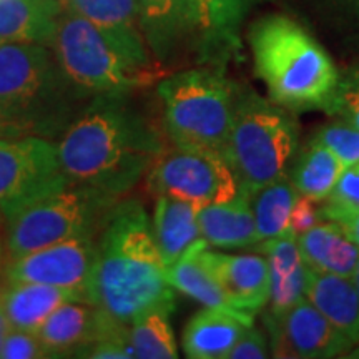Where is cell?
I'll return each instance as SVG.
<instances>
[{"mask_svg":"<svg viewBox=\"0 0 359 359\" xmlns=\"http://www.w3.org/2000/svg\"><path fill=\"white\" fill-rule=\"evenodd\" d=\"M143 37L155 60L165 62L187 34L195 32L193 0H137Z\"/></svg>","mask_w":359,"mask_h":359,"instance_id":"ac0fdd59","label":"cell"},{"mask_svg":"<svg viewBox=\"0 0 359 359\" xmlns=\"http://www.w3.org/2000/svg\"><path fill=\"white\" fill-rule=\"evenodd\" d=\"M118 200L95 187L70 183L24 206L6 218L8 259L62 241L98 238Z\"/></svg>","mask_w":359,"mask_h":359,"instance_id":"ba28073f","label":"cell"},{"mask_svg":"<svg viewBox=\"0 0 359 359\" xmlns=\"http://www.w3.org/2000/svg\"><path fill=\"white\" fill-rule=\"evenodd\" d=\"M313 137L321 142L331 154H334L344 168L359 161V128L346 120L333 116V120L321 125Z\"/></svg>","mask_w":359,"mask_h":359,"instance_id":"f546056e","label":"cell"},{"mask_svg":"<svg viewBox=\"0 0 359 359\" xmlns=\"http://www.w3.org/2000/svg\"><path fill=\"white\" fill-rule=\"evenodd\" d=\"M0 215H2V213H0Z\"/></svg>","mask_w":359,"mask_h":359,"instance_id":"b9f144b4","label":"cell"},{"mask_svg":"<svg viewBox=\"0 0 359 359\" xmlns=\"http://www.w3.org/2000/svg\"><path fill=\"white\" fill-rule=\"evenodd\" d=\"M175 308L155 306L142 313L130 323V341L135 358L175 359L178 348L170 325V314Z\"/></svg>","mask_w":359,"mask_h":359,"instance_id":"83f0119b","label":"cell"},{"mask_svg":"<svg viewBox=\"0 0 359 359\" xmlns=\"http://www.w3.org/2000/svg\"><path fill=\"white\" fill-rule=\"evenodd\" d=\"M50 45L67 77L90 97L132 95L161 75L143 35L111 34L75 13L62 12Z\"/></svg>","mask_w":359,"mask_h":359,"instance_id":"5b68a950","label":"cell"},{"mask_svg":"<svg viewBox=\"0 0 359 359\" xmlns=\"http://www.w3.org/2000/svg\"><path fill=\"white\" fill-rule=\"evenodd\" d=\"M0 138H8V135L6 132V128H4L2 122H0Z\"/></svg>","mask_w":359,"mask_h":359,"instance_id":"ab89813d","label":"cell"},{"mask_svg":"<svg viewBox=\"0 0 359 359\" xmlns=\"http://www.w3.org/2000/svg\"><path fill=\"white\" fill-rule=\"evenodd\" d=\"M359 210V161L344 168L326 200L321 201L323 218L334 222L343 215Z\"/></svg>","mask_w":359,"mask_h":359,"instance_id":"1f68e13d","label":"cell"},{"mask_svg":"<svg viewBox=\"0 0 359 359\" xmlns=\"http://www.w3.org/2000/svg\"><path fill=\"white\" fill-rule=\"evenodd\" d=\"M334 222L338 223L339 226L346 231V235L359 246V210L358 212L343 215V217L334 219Z\"/></svg>","mask_w":359,"mask_h":359,"instance_id":"d590c367","label":"cell"},{"mask_svg":"<svg viewBox=\"0 0 359 359\" xmlns=\"http://www.w3.org/2000/svg\"><path fill=\"white\" fill-rule=\"evenodd\" d=\"M69 185L57 142L34 135L0 138V213L4 217Z\"/></svg>","mask_w":359,"mask_h":359,"instance_id":"30bf717a","label":"cell"},{"mask_svg":"<svg viewBox=\"0 0 359 359\" xmlns=\"http://www.w3.org/2000/svg\"><path fill=\"white\" fill-rule=\"evenodd\" d=\"M62 11L116 35H143L137 0H58Z\"/></svg>","mask_w":359,"mask_h":359,"instance_id":"f1b7e54d","label":"cell"},{"mask_svg":"<svg viewBox=\"0 0 359 359\" xmlns=\"http://www.w3.org/2000/svg\"><path fill=\"white\" fill-rule=\"evenodd\" d=\"M330 116L346 120L359 128V64L339 72L338 83L323 109Z\"/></svg>","mask_w":359,"mask_h":359,"instance_id":"4dcf8cb0","label":"cell"},{"mask_svg":"<svg viewBox=\"0 0 359 359\" xmlns=\"http://www.w3.org/2000/svg\"><path fill=\"white\" fill-rule=\"evenodd\" d=\"M198 224L201 238L213 248H248L258 243L250 193L245 190L224 203L201 206Z\"/></svg>","mask_w":359,"mask_h":359,"instance_id":"e0dca14e","label":"cell"},{"mask_svg":"<svg viewBox=\"0 0 359 359\" xmlns=\"http://www.w3.org/2000/svg\"><path fill=\"white\" fill-rule=\"evenodd\" d=\"M98 258V238H79L12 258L7 283H40L75 291L87 303V288Z\"/></svg>","mask_w":359,"mask_h":359,"instance_id":"8fae6325","label":"cell"},{"mask_svg":"<svg viewBox=\"0 0 359 359\" xmlns=\"http://www.w3.org/2000/svg\"><path fill=\"white\" fill-rule=\"evenodd\" d=\"M203 258L231 308L255 320V316L266 306L269 296V264L266 257L218 253L206 246Z\"/></svg>","mask_w":359,"mask_h":359,"instance_id":"5bb4252c","label":"cell"},{"mask_svg":"<svg viewBox=\"0 0 359 359\" xmlns=\"http://www.w3.org/2000/svg\"><path fill=\"white\" fill-rule=\"evenodd\" d=\"M263 323L273 358L327 359L346 356L353 349L351 343L306 298Z\"/></svg>","mask_w":359,"mask_h":359,"instance_id":"7c38bea8","label":"cell"},{"mask_svg":"<svg viewBox=\"0 0 359 359\" xmlns=\"http://www.w3.org/2000/svg\"><path fill=\"white\" fill-rule=\"evenodd\" d=\"M253 0H193V24L208 57H228Z\"/></svg>","mask_w":359,"mask_h":359,"instance_id":"44dd1931","label":"cell"},{"mask_svg":"<svg viewBox=\"0 0 359 359\" xmlns=\"http://www.w3.org/2000/svg\"><path fill=\"white\" fill-rule=\"evenodd\" d=\"M70 183L122 196L148 175L165 150L160 130L132 95L93 97L57 142Z\"/></svg>","mask_w":359,"mask_h":359,"instance_id":"6da1fadb","label":"cell"},{"mask_svg":"<svg viewBox=\"0 0 359 359\" xmlns=\"http://www.w3.org/2000/svg\"><path fill=\"white\" fill-rule=\"evenodd\" d=\"M2 359H37L47 358V353L43 351L42 344L37 338V334L30 331L11 330L8 331L6 341H4Z\"/></svg>","mask_w":359,"mask_h":359,"instance_id":"d6a6232c","label":"cell"},{"mask_svg":"<svg viewBox=\"0 0 359 359\" xmlns=\"http://www.w3.org/2000/svg\"><path fill=\"white\" fill-rule=\"evenodd\" d=\"M269 356L268 339L253 325L246 327L226 359H264Z\"/></svg>","mask_w":359,"mask_h":359,"instance_id":"e575fe53","label":"cell"},{"mask_svg":"<svg viewBox=\"0 0 359 359\" xmlns=\"http://www.w3.org/2000/svg\"><path fill=\"white\" fill-rule=\"evenodd\" d=\"M330 4L359 29V0H330Z\"/></svg>","mask_w":359,"mask_h":359,"instance_id":"8d00e7d4","label":"cell"},{"mask_svg":"<svg viewBox=\"0 0 359 359\" xmlns=\"http://www.w3.org/2000/svg\"><path fill=\"white\" fill-rule=\"evenodd\" d=\"M87 303L125 325L155 306L175 308V288L168 283L151 219L138 200L116 201L103 224Z\"/></svg>","mask_w":359,"mask_h":359,"instance_id":"7a4b0ae2","label":"cell"},{"mask_svg":"<svg viewBox=\"0 0 359 359\" xmlns=\"http://www.w3.org/2000/svg\"><path fill=\"white\" fill-rule=\"evenodd\" d=\"M151 228L165 266H172L191 246L203 241L198 224V208L190 201L158 195Z\"/></svg>","mask_w":359,"mask_h":359,"instance_id":"ffe728a7","label":"cell"},{"mask_svg":"<svg viewBox=\"0 0 359 359\" xmlns=\"http://www.w3.org/2000/svg\"><path fill=\"white\" fill-rule=\"evenodd\" d=\"M12 327L8 325L6 314L2 313V309H0V351H2V346H4V341H6L8 331H11Z\"/></svg>","mask_w":359,"mask_h":359,"instance_id":"74e56055","label":"cell"},{"mask_svg":"<svg viewBox=\"0 0 359 359\" xmlns=\"http://www.w3.org/2000/svg\"><path fill=\"white\" fill-rule=\"evenodd\" d=\"M118 323L95 304L67 302L43 321L35 334L47 358H87L97 341Z\"/></svg>","mask_w":359,"mask_h":359,"instance_id":"4fadbf2b","label":"cell"},{"mask_svg":"<svg viewBox=\"0 0 359 359\" xmlns=\"http://www.w3.org/2000/svg\"><path fill=\"white\" fill-rule=\"evenodd\" d=\"M206 241H200L195 246L183 255L178 262H175L172 266L167 268V278L168 283L180 293L190 296L191 299L203 304L206 308H217L223 309V311L235 314V316L241 318V320L253 325V318L245 316V314L238 313L236 309L231 308L230 302L224 296L222 286L212 269L208 268L205 258L203 250L206 248Z\"/></svg>","mask_w":359,"mask_h":359,"instance_id":"d4e9b609","label":"cell"},{"mask_svg":"<svg viewBox=\"0 0 359 359\" xmlns=\"http://www.w3.org/2000/svg\"><path fill=\"white\" fill-rule=\"evenodd\" d=\"M248 323L217 308H203L183 331V351L190 359H226Z\"/></svg>","mask_w":359,"mask_h":359,"instance_id":"603a6c76","label":"cell"},{"mask_svg":"<svg viewBox=\"0 0 359 359\" xmlns=\"http://www.w3.org/2000/svg\"><path fill=\"white\" fill-rule=\"evenodd\" d=\"M304 263L311 271L353 278L359 263V246L336 222L318 223L298 236Z\"/></svg>","mask_w":359,"mask_h":359,"instance_id":"7402d4cb","label":"cell"},{"mask_svg":"<svg viewBox=\"0 0 359 359\" xmlns=\"http://www.w3.org/2000/svg\"><path fill=\"white\" fill-rule=\"evenodd\" d=\"M269 264V296L263 320L276 318L306 298L309 268L304 263L298 238L290 231L255 245Z\"/></svg>","mask_w":359,"mask_h":359,"instance_id":"9a60e30c","label":"cell"},{"mask_svg":"<svg viewBox=\"0 0 359 359\" xmlns=\"http://www.w3.org/2000/svg\"><path fill=\"white\" fill-rule=\"evenodd\" d=\"M353 281H354V285H356V288H358V291H359V263H358L356 271H354V275H353ZM346 356H348V358H359V343L351 349V351H349V353L346 354Z\"/></svg>","mask_w":359,"mask_h":359,"instance_id":"f35d334b","label":"cell"},{"mask_svg":"<svg viewBox=\"0 0 359 359\" xmlns=\"http://www.w3.org/2000/svg\"><path fill=\"white\" fill-rule=\"evenodd\" d=\"M93 97L80 90L43 43H0V122L8 138L58 142Z\"/></svg>","mask_w":359,"mask_h":359,"instance_id":"3957f363","label":"cell"},{"mask_svg":"<svg viewBox=\"0 0 359 359\" xmlns=\"http://www.w3.org/2000/svg\"><path fill=\"white\" fill-rule=\"evenodd\" d=\"M298 196L299 193L288 177L268 183L257 191L250 193L258 243L288 231L291 210Z\"/></svg>","mask_w":359,"mask_h":359,"instance_id":"4316f807","label":"cell"},{"mask_svg":"<svg viewBox=\"0 0 359 359\" xmlns=\"http://www.w3.org/2000/svg\"><path fill=\"white\" fill-rule=\"evenodd\" d=\"M62 12L58 0H0V43L48 45Z\"/></svg>","mask_w":359,"mask_h":359,"instance_id":"cb8c5ba5","label":"cell"},{"mask_svg":"<svg viewBox=\"0 0 359 359\" xmlns=\"http://www.w3.org/2000/svg\"><path fill=\"white\" fill-rule=\"evenodd\" d=\"M321 222H325L321 212V201L299 195L293 210H291V217L288 223V231L291 235L298 238L299 235L309 231L313 226H316V224Z\"/></svg>","mask_w":359,"mask_h":359,"instance_id":"836d02e7","label":"cell"},{"mask_svg":"<svg viewBox=\"0 0 359 359\" xmlns=\"http://www.w3.org/2000/svg\"><path fill=\"white\" fill-rule=\"evenodd\" d=\"M248 40L269 100L291 111L325 109L339 70L306 29L290 17L271 13L251 25Z\"/></svg>","mask_w":359,"mask_h":359,"instance_id":"277c9868","label":"cell"},{"mask_svg":"<svg viewBox=\"0 0 359 359\" xmlns=\"http://www.w3.org/2000/svg\"><path fill=\"white\" fill-rule=\"evenodd\" d=\"M238 92L240 85L213 67L183 70L160 80L156 93L165 132L173 145L226 158Z\"/></svg>","mask_w":359,"mask_h":359,"instance_id":"8992f818","label":"cell"},{"mask_svg":"<svg viewBox=\"0 0 359 359\" xmlns=\"http://www.w3.org/2000/svg\"><path fill=\"white\" fill-rule=\"evenodd\" d=\"M67 302H82L72 290L40 283H7L0 296V309L12 330L37 333L50 314Z\"/></svg>","mask_w":359,"mask_h":359,"instance_id":"d6986e66","label":"cell"},{"mask_svg":"<svg viewBox=\"0 0 359 359\" xmlns=\"http://www.w3.org/2000/svg\"><path fill=\"white\" fill-rule=\"evenodd\" d=\"M304 294L351 346H356L359 343V291L353 278L309 269Z\"/></svg>","mask_w":359,"mask_h":359,"instance_id":"2e32d148","label":"cell"},{"mask_svg":"<svg viewBox=\"0 0 359 359\" xmlns=\"http://www.w3.org/2000/svg\"><path fill=\"white\" fill-rule=\"evenodd\" d=\"M154 195L190 201L196 208L224 203L241 191L235 172L223 155L190 148H165L147 175Z\"/></svg>","mask_w":359,"mask_h":359,"instance_id":"9c48e42d","label":"cell"},{"mask_svg":"<svg viewBox=\"0 0 359 359\" xmlns=\"http://www.w3.org/2000/svg\"><path fill=\"white\" fill-rule=\"evenodd\" d=\"M2 258H4V245H2V240H0V263H2Z\"/></svg>","mask_w":359,"mask_h":359,"instance_id":"60d3db41","label":"cell"},{"mask_svg":"<svg viewBox=\"0 0 359 359\" xmlns=\"http://www.w3.org/2000/svg\"><path fill=\"white\" fill-rule=\"evenodd\" d=\"M343 172L344 165L336 155L311 137L306 145L299 147L288 178L299 195L323 201L333 191Z\"/></svg>","mask_w":359,"mask_h":359,"instance_id":"484cf974","label":"cell"},{"mask_svg":"<svg viewBox=\"0 0 359 359\" xmlns=\"http://www.w3.org/2000/svg\"><path fill=\"white\" fill-rule=\"evenodd\" d=\"M294 111L248 87H240L226 147V160L241 190L253 193L286 178L299 150Z\"/></svg>","mask_w":359,"mask_h":359,"instance_id":"52a82bcc","label":"cell"}]
</instances>
